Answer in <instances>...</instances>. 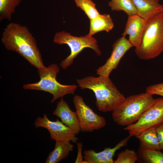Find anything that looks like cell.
<instances>
[{"label":"cell","instance_id":"cell-24","mask_svg":"<svg viewBox=\"0 0 163 163\" xmlns=\"http://www.w3.org/2000/svg\"><path fill=\"white\" fill-rule=\"evenodd\" d=\"M77 145L78 147V153L75 162L76 163H82L84 160L83 159L84 157L82 154V142H78L77 143Z\"/></svg>","mask_w":163,"mask_h":163},{"label":"cell","instance_id":"cell-7","mask_svg":"<svg viewBox=\"0 0 163 163\" xmlns=\"http://www.w3.org/2000/svg\"><path fill=\"white\" fill-rule=\"evenodd\" d=\"M163 124V97L156 99L154 103L142 115L135 123L126 126L131 136H136L142 132L156 129Z\"/></svg>","mask_w":163,"mask_h":163},{"label":"cell","instance_id":"cell-12","mask_svg":"<svg viewBox=\"0 0 163 163\" xmlns=\"http://www.w3.org/2000/svg\"><path fill=\"white\" fill-rule=\"evenodd\" d=\"M131 137L129 136L121 140L113 148H105L103 150L96 152L93 149L84 151V158L87 163H114L113 158L116 152L127 145Z\"/></svg>","mask_w":163,"mask_h":163},{"label":"cell","instance_id":"cell-18","mask_svg":"<svg viewBox=\"0 0 163 163\" xmlns=\"http://www.w3.org/2000/svg\"><path fill=\"white\" fill-rule=\"evenodd\" d=\"M22 0H0V21L6 19L10 21L16 8Z\"/></svg>","mask_w":163,"mask_h":163},{"label":"cell","instance_id":"cell-8","mask_svg":"<svg viewBox=\"0 0 163 163\" xmlns=\"http://www.w3.org/2000/svg\"><path fill=\"white\" fill-rule=\"evenodd\" d=\"M73 102L75 108L80 131L92 132L103 128L106 126V121L105 118L94 112L85 102L81 96L75 95Z\"/></svg>","mask_w":163,"mask_h":163},{"label":"cell","instance_id":"cell-3","mask_svg":"<svg viewBox=\"0 0 163 163\" xmlns=\"http://www.w3.org/2000/svg\"><path fill=\"white\" fill-rule=\"evenodd\" d=\"M152 95L146 92L129 96L112 112L113 121L119 125L127 126L136 122L155 102Z\"/></svg>","mask_w":163,"mask_h":163},{"label":"cell","instance_id":"cell-15","mask_svg":"<svg viewBox=\"0 0 163 163\" xmlns=\"http://www.w3.org/2000/svg\"><path fill=\"white\" fill-rule=\"evenodd\" d=\"M70 142L68 140L56 141L54 148L48 155L45 163H58L67 158L74 148Z\"/></svg>","mask_w":163,"mask_h":163},{"label":"cell","instance_id":"cell-9","mask_svg":"<svg viewBox=\"0 0 163 163\" xmlns=\"http://www.w3.org/2000/svg\"><path fill=\"white\" fill-rule=\"evenodd\" d=\"M36 128L42 127L49 132L50 138L55 141L68 140L76 143L78 138L73 131L57 119L55 121L50 120L46 114L39 117L34 124Z\"/></svg>","mask_w":163,"mask_h":163},{"label":"cell","instance_id":"cell-1","mask_svg":"<svg viewBox=\"0 0 163 163\" xmlns=\"http://www.w3.org/2000/svg\"><path fill=\"white\" fill-rule=\"evenodd\" d=\"M1 41L7 50L19 53L38 69L45 66L36 40L27 27L10 23L2 32Z\"/></svg>","mask_w":163,"mask_h":163},{"label":"cell","instance_id":"cell-10","mask_svg":"<svg viewBox=\"0 0 163 163\" xmlns=\"http://www.w3.org/2000/svg\"><path fill=\"white\" fill-rule=\"evenodd\" d=\"M133 46L126 37L122 36L112 45V51L105 63L96 71L99 75L109 77L111 72L117 67L119 63L126 53Z\"/></svg>","mask_w":163,"mask_h":163},{"label":"cell","instance_id":"cell-14","mask_svg":"<svg viewBox=\"0 0 163 163\" xmlns=\"http://www.w3.org/2000/svg\"><path fill=\"white\" fill-rule=\"evenodd\" d=\"M136 14L148 21L158 14L163 12V5L152 0H132Z\"/></svg>","mask_w":163,"mask_h":163},{"label":"cell","instance_id":"cell-11","mask_svg":"<svg viewBox=\"0 0 163 163\" xmlns=\"http://www.w3.org/2000/svg\"><path fill=\"white\" fill-rule=\"evenodd\" d=\"M147 21L138 15H128L122 36L129 35V40L133 46L137 48L140 45Z\"/></svg>","mask_w":163,"mask_h":163},{"label":"cell","instance_id":"cell-16","mask_svg":"<svg viewBox=\"0 0 163 163\" xmlns=\"http://www.w3.org/2000/svg\"><path fill=\"white\" fill-rule=\"evenodd\" d=\"M113 27V22L109 14H100L94 18L90 20V30L88 34L92 36L101 31L108 32Z\"/></svg>","mask_w":163,"mask_h":163},{"label":"cell","instance_id":"cell-23","mask_svg":"<svg viewBox=\"0 0 163 163\" xmlns=\"http://www.w3.org/2000/svg\"><path fill=\"white\" fill-rule=\"evenodd\" d=\"M146 92L152 95H159L163 97V83L155 84L147 87Z\"/></svg>","mask_w":163,"mask_h":163},{"label":"cell","instance_id":"cell-4","mask_svg":"<svg viewBox=\"0 0 163 163\" xmlns=\"http://www.w3.org/2000/svg\"><path fill=\"white\" fill-rule=\"evenodd\" d=\"M135 52L139 59L145 60L155 58L163 52V12L147 21L141 43Z\"/></svg>","mask_w":163,"mask_h":163},{"label":"cell","instance_id":"cell-6","mask_svg":"<svg viewBox=\"0 0 163 163\" xmlns=\"http://www.w3.org/2000/svg\"><path fill=\"white\" fill-rule=\"evenodd\" d=\"M54 43L59 44H66L69 47L70 55L61 62L60 66L65 69L72 64L74 59L85 48L91 49L99 56L101 54L96 40L88 34L79 37L73 36L65 31L56 32L53 37Z\"/></svg>","mask_w":163,"mask_h":163},{"label":"cell","instance_id":"cell-26","mask_svg":"<svg viewBox=\"0 0 163 163\" xmlns=\"http://www.w3.org/2000/svg\"><path fill=\"white\" fill-rule=\"evenodd\" d=\"M153 0L154 1H155L156 2H158L159 0Z\"/></svg>","mask_w":163,"mask_h":163},{"label":"cell","instance_id":"cell-17","mask_svg":"<svg viewBox=\"0 0 163 163\" xmlns=\"http://www.w3.org/2000/svg\"><path fill=\"white\" fill-rule=\"evenodd\" d=\"M135 136L139 140L141 146L149 149L159 151L161 150L156 129L144 131Z\"/></svg>","mask_w":163,"mask_h":163},{"label":"cell","instance_id":"cell-20","mask_svg":"<svg viewBox=\"0 0 163 163\" xmlns=\"http://www.w3.org/2000/svg\"><path fill=\"white\" fill-rule=\"evenodd\" d=\"M139 153L145 163H163V152L159 150L146 149L140 146Z\"/></svg>","mask_w":163,"mask_h":163},{"label":"cell","instance_id":"cell-5","mask_svg":"<svg viewBox=\"0 0 163 163\" xmlns=\"http://www.w3.org/2000/svg\"><path fill=\"white\" fill-rule=\"evenodd\" d=\"M59 68L55 64H51L48 67L38 70L40 80L37 82L24 84L23 88L25 90L42 91L51 94L53 98L52 103L60 98L67 94H74L78 86L73 85H64L56 79Z\"/></svg>","mask_w":163,"mask_h":163},{"label":"cell","instance_id":"cell-21","mask_svg":"<svg viewBox=\"0 0 163 163\" xmlns=\"http://www.w3.org/2000/svg\"><path fill=\"white\" fill-rule=\"evenodd\" d=\"M77 6L80 8L90 20L94 18L100 14L96 7V4L91 0H74Z\"/></svg>","mask_w":163,"mask_h":163},{"label":"cell","instance_id":"cell-2","mask_svg":"<svg viewBox=\"0 0 163 163\" xmlns=\"http://www.w3.org/2000/svg\"><path fill=\"white\" fill-rule=\"evenodd\" d=\"M76 81L81 89H89L94 92L95 104L101 111H112L125 98L109 77L89 76Z\"/></svg>","mask_w":163,"mask_h":163},{"label":"cell","instance_id":"cell-22","mask_svg":"<svg viewBox=\"0 0 163 163\" xmlns=\"http://www.w3.org/2000/svg\"><path fill=\"white\" fill-rule=\"evenodd\" d=\"M138 158V155L134 150L126 149L118 154L114 163H135Z\"/></svg>","mask_w":163,"mask_h":163},{"label":"cell","instance_id":"cell-13","mask_svg":"<svg viewBox=\"0 0 163 163\" xmlns=\"http://www.w3.org/2000/svg\"><path fill=\"white\" fill-rule=\"evenodd\" d=\"M53 114L59 117L61 121L72 129L76 135L80 131L76 112L70 109L67 103L62 98L57 103Z\"/></svg>","mask_w":163,"mask_h":163},{"label":"cell","instance_id":"cell-25","mask_svg":"<svg viewBox=\"0 0 163 163\" xmlns=\"http://www.w3.org/2000/svg\"><path fill=\"white\" fill-rule=\"evenodd\" d=\"M162 127H163V124L162 125ZM160 149H161V150H163V142H162V144H161V145L160 146Z\"/></svg>","mask_w":163,"mask_h":163},{"label":"cell","instance_id":"cell-19","mask_svg":"<svg viewBox=\"0 0 163 163\" xmlns=\"http://www.w3.org/2000/svg\"><path fill=\"white\" fill-rule=\"evenodd\" d=\"M108 5L113 11H122L128 16L136 14V8L132 0H111Z\"/></svg>","mask_w":163,"mask_h":163}]
</instances>
